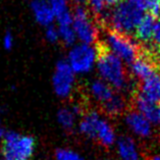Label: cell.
Masks as SVG:
<instances>
[{
  "label": "cell",
  "mask_w": 160,
  "mask_h": 160,
  "mask_svg": "<svg viewBox=\"0 0 160 160\" xmlns=\"http://www.w3.org/2000/svg\"><path fill=\"white\" fill-rule=\"evenodd\" d=\"M152 40H153V42L158 46V47H160V18L156 22L154 34H153V38H152Z\"/></svg>",
  "instance_id": "25"
},
{
  "label": "cell",
  "mask_w": 160,
  "mask_h": 160,
  "mask_svg": "<svg viewBox=\"0 0 160 160\" xmlns=\"http://www.w3.org/2000/svg\"><path fill=\"white\" fill-rule=\"evenodd\" d=\"M124 122L132 134L140 138H149L153 132L152 122L136 109L127 111L124 115Z\"/></svg>",
  "instance_id": "8"
},
{
  "label": "cell",
  "mask_w": 160,
  "mask_h": 160,
  "mask_svg": "<svg viewBox=\"0 0 160 160\" xmlns=\"http://www.w3.org/2000/svg\"><path fill=\"white\" fill-rule=\"evenodd\" d=\"M72 27L77 39L84 44L93 45L98 39L99 31L96 22L91 17L89 9L84 6H77L72 10Z\"/></svg>",
  "instance_id": "6"
},
{
  "label": "cell",
  "mask_w": 160,
  "mask_h": 160,
  "mask_svg": "<svg viewBox=\"0 0 160 160\" xmlns=\"http://www.w3.org/2000/svg\"><path fill=\"white\" fill-rule=\"evenodd\" d=\"M72 1H75V2H78V3H80V2H83V1H86V0H72Z\"/></svg>",
  "instance_id": "31"
},
{
  "label": "cell",
  "mask_w": 160,
  "mask_h": 160,
  "mask_svg": "<svg viewBox=\"0 0 160 160\" xmlns=\"http://www.w3.org/2000/svg\"><path fill=\"white\" fill-rule=\"evenodd\" d=\"M55 160H84L81 156L68 149H59L56 151Z\"/></svg>",
  "instance_id": "21"
},
{
  "label": "cell",
  "mask_w": 160,
  "mask_h": 160,
  "mask_svg": "<svg viewBox=\"0 0 160 160\" xmlns=\"http://www.w3.org/2000/svg\"><path fill=\"white\" fill-rule=\"evenodd\" d=\"M89 93L90 96L96 102L100 103L101 106H102L108 100L112 98V96L115 94L116 91L110 85H108L106 82H104L101 79H96L90 83Z\"/></svg>",
  "instance_id": "12"
},
{
  "label": "cell",
  "mask_w": 160,
  "mask_h": 160,
  "mask_svg": "<svg viewBox=\"0 0 160 160\" xmlns=\"http://www.w3.org/2000/svg\"><path fill=\"white\" fill-rule=\"evenodd\" d=\"M98 49L97 71L100 79L106 82L116 92L126 91L128 88V77L124 62L101 44Z\"/></svg>",
  "instance_id": "1"
},
{
  "label": "cell",
  "mask_w": 160,
  "mask_h": 160,
  "mask_svg": "<svg viewBox=\"0 0 160 160\" xmlns=\"http://www.w3.org/2000/svg\"><path fill=\"white\" fill-rule=\"evenodd\" d=\"M144 11L132 5L128 0H122L108 14V21L112 30L131 35L144 18Z\"/></svg>",
  "instance_id": "3"
},
{
  "label": "cell",
  "mask_w": 160,
  "mask_h": 160,
  "mask_svg": "<svg viewBox=\"0 0 160 160\" xmlns=\"http://www.w3.org/2000/svg\"><path fill=\"white\" fill-rule=\"evenodd\" d=\"M3 46H4V48L7 49V50H10L12 48L13 46V43H14V39H13V36L11 35L9 32H7L4 37H3Z\"/></svg>",
  "instance_id": "24"
},
{
  "label": "cell",
  "mask_w": 160,
  "mask_h": 160,
  "mask_svg": "<svg viewBox=\"0 0 160 160\" xmlns=\"http://www.w3.org/2000/svg\"><path fill=\"white\" fill-rule=\"evenodd\" d=\"M58 31H59V38L63 42V44L66 46H72V47L76 45V41L78 39L72 25L58 26Z\"/></svg>",
  "instance_id": "18"
},
{
  "label": "cell",
  "mask_w": 160,
  "mask_h": 160,
  "mask_svg": "<svg viewBox=\"0 0 160 160\" xmlns=\"http://www.w3.org/2000/svg\"><path fill=\"white\" fill-rule=\"evenodd\" d=\"M2 139V153L6 160H28L36 147L33 137L17 132H6Z\"/></svg>",
  "instance_id": "4"
},
{
  "label": "cell",
  "mask_w": 160,
  "mask_h": 160,
  "mask_svg": "<svg viewBox=\"0 0 160 160\" xmlns=\"http://www.w3.org/2000/svg\"><path fill=\"white\" fill-rule=\"evenodd\" d=\"M31 8L35 19L39 25L44 26L45 28L53 25V22L55 21V15L49 4V1L34 0L31 3Z\"/></svg>",
  "instance_id": "11"
},
{
  "label": "cell",
  "mask_w": 160,
  "mask_h": 160,
  "mask_svg": "<svg viewBox=\"0 0 160 160\" xmlns=\"http://www.w3.org/2000/svg\"><path fill=\"white\" fill-rule=\"evenodd\" d=\"M45 38L46 40L50 43H55L60 40L59 38V31H58V27L55 26H49L45 30Z\"/></svg>",
  "instance_id": "22"
},
{
  "label": "cell",
  "mask_w": 160,
  "mask_h": 160,
  "mask_svg": "<svg viewBox=\"0 0 160 160\" xmlns=\"http://www.w3.org/2000/svg\"><path fill=\"white\" fill-rule=\"evenodd\" d=\"M146 10L149 14L158 18L160 15V0H146Z\"/></svg>",
  "instance_id": "23"
},
{
  "label": "cell",
  "mask_w": 160,
  "mask_h": 160,
  "mask_svg": "<svg viewBox=\"0 0 160 160\" xmlns=\"http://www.w3.org/2000/svg\"><path fill=\"white\" fill-rule=\"evenodd\" d=\"M76 83V73L66 60H59L56 63L52 77V86L55 94L60 98L71 97Z\"/></svg>",
  "instance_id": "7"
},
{
  "label": "cell",
  "mask_w": 160,
  "mask_h": 160,
  "mask_svg": "<svg viewBox=\"0 0 160 160\" xmlns=\"http://www.w3.org/2000/svg\"><path fill=\"white\" fill-rule=\"evenodd\" d=\"M98 60V49L93 45L80 44L73 45L69 50L68 59L69 66L76 75L88 73L95 68Z\"/></svg>",
  "instance_id": "5"
},
{
  "label": "cell",
  "mask_w": 160,
  "mask_h": 160,
  "mask_svg": "<svg viewBox=\"0 0 160 160\" xmlns=\"http://www.w3.org/2000/svg\"><path fill=\"white\" fill-rule=\"evenodd\" d=\"M158 61H159V65H160V47H159V50H158Z\"/></svg>",
  "instance_id": "30"
},
{
  "label": "cell",
  "mask_w": 160,
  "mask_h": 160,
  "mask_svg": "<svg viewBox=\"0 0 160 160\" xmlns=\"http://www.w3.org/2000/svg\"><path fill=\"white\" fill-rule=\"evenodd\" d=\"M89 11L95 15H102L105 12V4L103 0H87Z\"/></svg>",
  "instance_id": "20"
},
{
  "label": "cell",
  "mask_w": 160,
  "mask_h": 160,
  "mask_svg": "<svg viewBox=\"0 0 160 160\" xmlns=\"http://www.w3.org/2000/svg\"><path fill=\"white\" fill-rule=\"evenodd\" d=\"M3 136H4V132H3V128L0 126V139L3 138Z\"/></svg>",
  "instance_id": "28"
},
{
  "label": "cell",
  "mask_w": 160,
  "mask_h": 160,
  "mask_svg": "<svg viewBox=\"0 0 160 160\" xmlns=\"http://www.w3.org/2000/svg\"><path fill=\"white\" fill-rule=\"evenodd\" d=\"M81 113H83V110L79 105L61 107L57 112V122L64 130H72L76 127Z\"/></svg>",
  "instance_id": "14"
},
{
  "label": "cell",
  "mask_w": 160,
  "mask_h": 160,
  "mask_svg": "<svg viewBox=\"0 0 160 160\" xmlns=\"http://www.w3.org/2000/svg\"><path fill=\"white\" fill-rule=\"evenodd\" d=\"M156 18L151 14H145L135 31L136 38L141 42H149L153 38L156 25Z\"/></svg>",
  "instance_id": "15"
},
{
  "label": "cell",
  "mask_w": 160,
  "mask_h": 160,
  "mask_svg": "<svg viewBox=\"0 0 160 160\" xmlns=\"http://www.w3.org/2000/svg\"><path fill=\"white\" fill-rule=\"evenodd\" d=\"M137 94L154 104L160 103V72H156L142 81Z\"/></svg>",
  "instance_id": "10"
},
{
  "label": "cell",
  "mask_w": 160,
  "mask_h": 160,
  "mask_svg": "<svg viewBox=\"0 0 160 160\" xmlns=\"http://www.w3.org/2000/svg\"><path fill=\"white\" fill-rule=\"evenodd\" d=\"M103 111L109 116H118L122 114L127 109V101L123 98L122 95H120L118 92H116L112 96L110 100H108L104 105H102Z\"/></svg>",
  "instance_id": "17"
},
{
  "label": "cell",
  "mask_w": 160,
  "mask_h": 160,
  "mask_svg": "<svg viewBox=\"0 0 160 160\" xmlns=\"http://www.w3.org/2000/svg\"><path fill=\"white\" fill-rule=\"evenodd\" d=\"M109 52L114 54L124 63L132 64L142 53V48L138 42L135 41L130 35L119 33L118 31L109 29L104 35L102 44Z\"/></svg>",
  "instance_id": "2"
},
{
  "label": "cell",
  "mask_w": 160,
  "mask_h": 160,
  "mask_svg": "<svg viewBox=\"0 0 160 160\" xmlns=\"http://www.w3.org/2000/svg\"><path fill=\"white\" fill-rule=\"evenodd\" d=\"M0 160H1V157H0Z\"/></svg>",
  "instance_id": "32"
},
{
  "label": "cell",
  "mask_w": 160,
  "mask_h": 160,
  "mask_svg": "<svg viewBox=\"0 0 160 160\" xmlns=\"http://www.w3.org/2000/svg\"><path fill=\"white\" fill-rule=\"evenodd\" d=\"M158 123L160 124V105L158 107Z\"/></svg>",
  "instance_id": "29"
},
{
  "label": "cell",
  "mask_w": 160,
  "mask_h": 160,
  "mask_svg": "<svg viewBox=\"0 0 160 160\" xmlns=\"http://www.w3.org/2000/svg\"><path fill=\"white\" fill-rule=\"evenodd\" d=\"M134 103L136 110L149 119L152 123L158 122V107H156V104L146 100L138 94L135 96Z\"/></svg>",
  "instance_id": "16"
},
{
  "label": "cell",
  "mask_w": 160,
  "mask_h": 160,
  "mask_svg": "<svg viewBox=\"0 0 160 160\" xmlns=\"http://www.w3.org/2000/svg\"><path fill=\"white\" fill-rule=\"evenodd\" d=\"M105 118L96 110H90L82 115V118L78 123V128L82 135L93 140H97V137L102 127Z\"/></svg>",
  "instance_id": "9"
},
{
  "label": "cell",
  "mask_w": 160,
  "mask_h": 160,
  "mask_svg": "<svg viewBox=\"0 0 160 160\" xmlns=\"http://www.w3.org/2000/svg\"><path fill=\"white\" fill-rule=\"evenodd\" d=\"M150 160H160V154L158 155H154V156H152V158Z\"/></svg>",
  "instance_id": "27"
},
{
  "label": "cell",
  "mask_w": 160,
  "mask_h": 160,
  "mask_svg": "<svg viewBox=\"0 0 160 160\" xmlns=\"http://www.w3.org/2000/svg\"><path fill=\"white\" fill-rule=\"evenodd\" d=\"M116 150L122 160H141V153L135 140L128 136H122L116 141Z\"/></svg>",
  "instance_id": "13"
},
{
  "label": "cell",
  "mask_w": 160,
  "mask_h": 160,
  "mask_svg": "<svg viewBox=\"0 0 160 160\" xmlns=\"http://www.w3.org/2000/svg\"><path fill=\"white\" fill-rule=\"evenodd\" d=\"M49 4L53 10L56 21L72 13L68 8V0H49Z\"/></svg>",
  "instance_id": "19"
},
{
  "label": "cell",
  "mask_w": 160,
  "mask_h": 160,
  "mask_svg": "<svg viewBox=\"0 0 160 160\" xmlns=\"http://www.w3.org/2000/svg\"><path fill=\"white\" fill-rule=\"evenodd\" d=\"M103 1L105 2V4L107 6H115V5H118V3L122 2V0H103Z\"/></svg>",
  "instance_id": "26"
}]
</instances>
